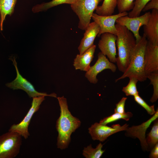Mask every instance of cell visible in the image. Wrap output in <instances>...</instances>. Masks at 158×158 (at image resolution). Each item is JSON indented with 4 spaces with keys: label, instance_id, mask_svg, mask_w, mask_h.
Masks as SVG:
<instances>
[{
    "label": "cell",
    "instance_id": "6da1fadb",
    "mask_svg": "<svg viewBox=\"0 0 158 158\" xmlns=\"http://www.w3.org/2000/svg\"><path fill=\"white\" fill-rule=\"evenodd\" d=\"M57 98L60 110L56 126L58 132L57 146L58 148L63 150L68 148L72 133L80 126L81 122L69 111L66 98L63 96Z\"/></svg>",
    "mask_w": 158,
    "mask_h": 158
},
{
    "label": "cell",
    "instance_id": "7a4b0ae2",
    "mask_svg": "<svg viewBox=\"0 0 158 158\" xmlns=\"http://www.w3.org/2000/svg\"><path fill=\"white\" fill-rule=\"evenodd\" d=\"M116 41L118 56L116 63L119 70L124 73L130 62L133 50L136 44L133 33L126 27L116 24Z\"/></svg>",
    "mask_w": 158,
    "mask_h": 158
},
{
    "label": "cell",
    "instance_id": "3957f363",
    "mask_svg": "<svg viewBox=\"0 0 158 158\" xmlns=\"http://www.w3.org/2000/svg\"><path fill=\"white\" fill-rule=\"evenodd\" d=\"M147 42V40L143 34L140 40L136 43L128 68L123 74L115 80V82L129 77L135 78L140 82L144 81L147 79L144 70V56Z\"/></svg>",
    "mask_w": 158,
    "mask_h": 158
},
{
    "label": "cell",
    "instance_id": "277c9868",
    "mask_svg": "<svg viewBox=\"0 0 158 158\" xmlns=\"http://www.w3.org/2000/svg\"><path fill=\"white\" fill-rule=\"evenodd\" d=\"M103 0H75L71 4V9L78 17V28L85 30L90 23L94 11Z\"/></svg>",
    "mask_w": 158,
    "mask_h": 158
},
{
    "label": "cell",
    "instance_id": "5b68a950",
    "mask_svg": "<svg viewBox=\"0 0 158 158\" xmlns=\"http://www.w3.org/2000/svg\"><path fill=\"white\" fill-rule=\"evenodd\" d=\"M22 136L8 131L0 136V158H13L18 154L22 144Z\"/></svg>",
    "mask_w": 158,
    "mask_h": 158
},
{
    "label": "cell",
    "instance_id": "8992f818",
    "mask_svg": "<svg viewBox=\"0 0 158 158\" xmlns=\"http://www.w3.org/2000/svg\"><path fill=\"white\" fill-rule=\"evenodd\" d=\"M16 69L17 75L16 78L12 82L6 84V86L13 90L21 89L25 92L29 97H34L41 96H49L57 98L55 93L48 94L45 93L40 92L36 90L32 85L24 78L18 71L17 63L15 57L11 58Z\"/></svg>",
    "mask_w": 158,
    "mask_h": 158
},
{
    "label": "cell",
    "instance_id": "52a82bcc",
    "mask_svg": "<svg viewBox=\"0 0 158 158\" xmlns=\"http://www.w3.org/2000/svg\"><path fill=\"white\" fill-rule=\"evenodd\" d=\"M44 96L32 98L31 106L25 116L18 123L12 125L9 131L17 133L24 138L27 139L30 135L28 128L34 114L39 109L40 105L45 100Z\"/></svg>",
    "mask_w": 158,
    "mask_h": 158
},
{
    "label": "cell",
    "instance_id": "ba28073f",
    "mask_svg": "<svg viewBox=\"0 0 158 158\" xmlns=\"http://www.w3.org/2000/svg\"><path fill=\"white\" fill-rule=\"evenodd\" d=\"M129 125L125 123L122 126L119 124H114L111 127L96 122L88 129V132L92 139L103 142L111 135L117 132L125 131Z\"/></svg>",
    "mask_w": 158,
    "mask_h": 158
},
{
    "label": "cell",
    "instance_id": "9c48e42d",
    "mask_svg": "<svg viewBox=\"0 0 158 158\" xmlns=\"http://www.w3.org/2000/svg\"><path fill=\"white\" fill-rule=\"evenodd\" d=\"M151 13L148 12L138 16L130 17L128 15L121 17L118 18L116 23L117 24L126 27L133 34L136 43L141 38L139 30L142 26L147 23L150 16Z\"/></svg>",
    "mask_w": 158,
    "mask_h": 158
},
{
    "label": "cell",
    "instance_id": "30bf717a",
    "mask_svg": "<svg viewBox=\"0 0 158 158\" xmlns=\"http://www.w3.org/2000/svg\"><path fill=\"white\" fill-rule=\"evenodd\" d=\"M158 118V109L157 108L154 114L147 121L138 126L128 127L125 130V136L133 139L138 138L140 141L142 150L144 151H149L146 140V132L152 123Z\"/></svg>",
    "mask_w": 158,
    "mask_h": 158
},
{
    "label": "cell",
    "instance_id": "8fae6325",
    "mask_svg": "<svg viewBox=\"0 0 158 158\" xmlns=\"http://www.w3.org/2000/svg\"><path fill=\"white\" fill-rule=\"evenodd\" d=\"M127 12L118 13L109 16H102L93 13L92 18L99 26V31L97 36L100 37L104 33H109L115 35L117 31L115 23L118 18L128 15Z\"/></svg>",
    "mask_w": 158,
    "mask_h": 158
},
{
    "label": "cell",
    "instance_id": "7c38bea8",
    "mask_svg": "<svg viewBox=\"0 0 158 158\" xmlns=\"http://www.w3.org/2000/svg\"><path fill=\"white\" fill-rule=\"evenodd\" d=\"M116 69V65L111 62L106 56L100 52L98 54L96 62L86 72L85 76L90 83L95 84L98 82L97 76L99 73L106 69H109L113 72H115Z\"/></svg>",
    "mask_w": 158,
    "mask_h": 158
},
{
    "label": "cell",
    "instance_id": "4fadbf2b",
    "mask_svg": "<svg viewBox=\"0 0 158 158\" xmlns=\"http://www.w3.org/2000/svg\"><path fill=\"white\" fill-rule=\"evenodd\" d=\"M98 47L101 52L107 56L109 61L113 63L116 61V35L109 33H105L100 36Z\"/></svg>",
    "mask_w": 158,
    "mask_h": 158
},
{
    "label": "cell",
    "instance_id": "5bb4252c",
    "mask_svg": "<svg viewBox=\"0 0 158 158\" xmlns=\"http://www.w3.org/2000/svg\"><path fill=\"white\" fill-rule=\"evenodd\" d=\"M144 65L146 75L158 71V45L147 41L145 51Z\"/></svg>",
    "mask_w": 158,
    "mask_h": 158
},
{
    "label": "cell",
    "instance_id": "9a60e30c",
    "mask_svg": "<svg viewBox=\"0 0 158 158\" xmlns=\"http://www.w3.org/2000/svg\"><path fill=\"white\" fill-rule=\"evenodd\" d=\"M143 31L148 41L158 45V10H152L147 23L143 26Z\"/></svg>",
    "mask_w": 158,
    "mask_h": 158
},
{
    "label": "cell",
    "instance_id": "2e32d148",
    "mask_svg": "<svg viewBox=\"0 0 158 158\" xmlns=\"http://www.w3.org/2000/svg\"><path fill=\"white\" fill-rule=\"evenodd\" d=\"M99 25L95 21L90 23L85 30V32L78 49L81 54L94 45L95 40L99 31Z\"/></svg>",
    "mask_w": 158,
    "mask_h": 158
},
{
    "label": "cell",
    "instance_id": "e0dca14e",
    "mask_svg": "<svg viewBox=\"0 0 158 158\" xmlns=\"http://www.w3.org/2000/svg\"><path fill=\"white\" fill-rule=\"evenodd\" d=\"M96 48V45L94 44L83 54L76 55L73 63L75 69L86 72L88 70L90 67V63L94 57Z\"/></svg>",
    "mask_w": 158,
    "mask_h": 158
},
{
    "label": "cell",
    "instance_id": "ac0fdd59",
    "mask_svg": "<svg viewBox=\"0 0 158 158\" xmlns=\"http://www.w3.org/2000/svg\"><path fill=\"white\" fill-rule=\"evenodd\" d=\"M17 0H0V29L3 30V24L6 16L13 13Z\"/></svg>",
    "mask_w": 158,
    "mask_h": 158
},
{
    "label": "cell",
    "instance_id": "d6986e66",
    "mask_svg": "<svg viewBox=\"0 0 158 158\" xmlns=\"http://www.w3.org/2000/svg\"><path fill=\"white\" fill-rule=\"evenodd\" d=\"M117 0H104L102 5L96 8V13L102 16L112 15L114 12Z\"/></svg>",
    "mask_w": 158,
    "mask_h": 158
},
{
    "label": "cell",
    "instance_id": "ffe728a7",
    "mask_svg": "<svg viewBox=\"0 0 158 158\" xmlns=\"http://www.w3.org/2000/svg\"><path fill=\"white\" fill-rule=\"evenodd\" d=\"M75 0H52L47 3H43L34 6L32 11L34 13L45 11L52 7L60 4H71Z\"/></svg>",
    "mask_w": 158,
    "mask_h": 158
},
{
    "label": "cell",
    "instance_id": "44dd1931",
    "mask_svg": "<svg viewBox=\"0 0 158 158\" xmlns=\"http://www.w3.org/2000/svg\"><path fill=\"white\" fill-rule=\"evenodd\" d=\"M103 145L100 142L95 148H93L91 144L85 147L83 150V155L86 158H99L105 150L102 149Z\"/></svg>",
    "mask_w": 158,
    "mask_h": 158
},
{
    "label": "cell",
    "instance_id": "7402d4cb",
    "mask_svg": "<svg viewBox=\"0 0 158 158\" xmlns=\"http://www.w3.org/2000/svg\"><path fill=\"white\" fill-rule=\"evenodd\" d=\"M153 124L150 132L147 134L146 140L149 151H150L158 143V118L153 122Z\"/></svg>",
    "mask_w": 158,
    "mask_h": 158
},
{
    "label": "cell",
    "instance_id": "603a6c76",
    "mask_svg": "<svg viewBox=\"0 0 158 158\" xmlns=\"http://www.w3.org/2000/svg\"><path fill=\"white\" fill-rule=\"evenodd\" d=\"M133 116V114L130 112H127L123 114L114 113L111 115L104 117L101 119L99 123L104 125L113 122L120 119L128 121Z\"/></svg>",
    "mask_w": 158,
    "mask_h": 158
},
{
    "label": "cell",
    "instance_id": "cb8c5ba5",
    "mask_svg": "<svg viewBox=\"0 0 158 158\" xmlns=\"http://www.w3.org/2000/svg\"><path fill=\"white\" fill-rule=\"evenodd\" d=\"M146 76L150 81V84H152L153 86V93L150 101L154 103L158 99V71L149 73Z\"/></svg>",
    "mask_w": 158,
    "mask_h": 158
},
{
    "label": "cell",
    "instance_id": "d4e9b609",
    "mask_svg": "<svg viewBox=\"0 0 158 158\" xmlns=\"http://www.w3.org/2000/svg\"><path fill=\"white\" fill-rule=\"evenodd\" d=\"M129 82L126 86L123 87L122 91L126 96H134L139 94L137 90L136 84L138 81V80L135 78L129 77Z\"/></svg>",
    "mask_w": 158,
    "mask_h": 158
},
{
    "label": "cell",
    "instance_id": "484cf974",
    "mask_svg": "<svg viewBox=\"0 0 158 158\" xmlns=\"http://www.w3.org/2000/svg\"><path fill=\"white\" fill-rule=\"evenodd\" d=\"M150 0H135L134 2V6L132 10L128 13L130 17L138 16L147 3Z\"/></svg>",
    "mask_w": 158,
    "mask_h": 158
},
{
    "label": "cell",
    "instance_id": "4316f807",
    "mask_svg": "<svg viewBox=\"0 0 158 158\" xmlns=\"http://www.w3.org/2000/svg\"><path fill=\"white\" fill-rule=\"evenodd\" d=\"M134 0H117L116 6L118 13L127 12L134 6Z\"/></svg>",
    "mask_w": 158,
    "mask_h": 158
},
{
    "label": "cell",
    "instance_id": "83f0119b",
    "mask_svg": "<svg viewBox=\"0 0 158 158\" xmlns=\"http://www.w3.org/2000/svg\"><path fill=\"white\" fill-rule=\"evenodd\" d=\"M134 97L135 101L139 105L144 108L148 114L153 115L156 112L154 105L150 106L139 96V95H135Z\"/></svg>",
    "mask_w": 158,
    "mask_h": 158
},
{
    "label": "cell",
    "instance_id": "f1b7e54d",
    "mask_svg": "<svg viewBox=\"0 0 158 158\" xmlns=\"http://www.w3.org/2000/svg\"><path fill=\"white\" fill-rule=\"evenodd\" d=\"M127 98L126 97H122L121 100L116 104V107L114 109V113H117L123 114L126 113L125 106Z\"/></svg>",
    "mask_w": 158,
    "mask_h": 158
},
{
    "label": "cell",
    "instance_id": "f546056e",
    "mask_svg": "<svg viewBox=\"0 0 158 158\" xmlns=\"http://www.w3.org/2000/svg\"><path fill=\"white\" fill-rule=\"evenodd\" d=\"M151 9L158 10V0H150L145 5L142 11L146 12Z\"/></svg>",
    "mask_w": 158,
    "mask_h": 158
},
{
    "label": "cell",
    "instance_id": "4dcf8cb0",
    "mask_svg": "<svg viewBox=\"0 0 158 158\" xmlns=\"http://www.w3.org/2000/svg\"><path fill=\"white\" fill-rule=\"evenodd\" d=\"M149 157L150 158H158V143L150 150Z\"/></svg>",
    "mask_w": 158,
    "mask_h": 158
}]
</instances>
